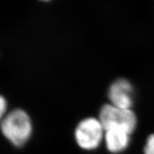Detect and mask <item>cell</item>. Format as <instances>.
Instances as JSON below:
<instances>
[{"label":"cell","mask_w":154,"mask_h":154,"mask_svg":"<svg viewBox=\"0 0 154 154\" xmlns=\"http://www.w3.org/2000/svg\"><path fill=\"white\" fill-rule=\"evenodd\" d=\"M109 103L121 109H131L134 104V89L132 84L125 79H119L109 88Z\"/></svg>","instance_id":"4"},{"label":"cell","mask_w":154,"mask_h":154,"mask_svg":"<svg viewBox=\"0 0 154 154\" xmlns=\"http://www.w3.org/2000/svg\"><path fill=\"white\" fill-rule=\"evenodd\" d=\"M98 118L105 130L121 128L132 134L137 126V117L131 109H121L109 103L101 108Z\"/></svg>","instance_id":"3"},{"label":"cell","mask_w":154,"mask_h":154,"mask_svg":"<svg viewBox=\"0 0 154 154\" xmlns=\"http://www.w3.org/2000/svg\"><path fill=\"white\" fill-rule=\"evenodd\" d=\"M105 128L99 118L87 117L76 125L74 136L76 145L86 151H93L103 143Z\"/></svg>","instance_id":"2"},{"label":"cell","mask_w":154,"mask_h":154,"mask_svg":"<svg viewBox=\"0 0 154 154\" xmlns=\"http://www.w3.org/2000/svg\"><path fill=\"white\" fill-rule=\"evenodd\" d=\"M131 134L121 128H109L105 130L104 143L109 153L119 154L126 151L131 143Z\"/></svg>","instance_id":"5"},{"label":"cell","mask_w":154,"mask_h":154,"mask_svg":"<svg viewBox=\"0 0 154 154\" xmlns=\"http://www.w3.org/2000/svg\"><path fill=\"white\" fill-rule=\"evenodd\" d=\"M7 102L5 97L0 95V122L7 114Z\"/></svg>","instance_id":"7"},{"label":"cell","mask_w":154,"mask_h":154,"mask_svg":"<svg viewBox=\"0 0 154 154\" xmlns=\"http://www.w3.org/2000/svg\"><path fill=\"white\" fill-rule=\"evenodd\" d=\"M2 134L9 143L21 148L28 143L33 134V124L24 110L16 109L7 113L0 122Z\"/></svg>","instance_id":"1"},{"label":"cell","mask_w":154,"mask_h":154,"mask_svg":"<svg viewBox=\"0 0 154 154\" xmlns=\"http://www.w3.org/2000/svg\"><path fill=\"white\" fill-rule=\"evenodd\" d=\"M144 154H154V134L147 138L143 148Z\"/></svg>","instance_id":"6"},{"label":"cell","mask_w":154,"mask_h":154,"mask_svg":"<svg viewBox=\"0 0 154 154\" xmlns=\"http://www.w3.org/2000/svg\"><path fill=\"white\" fill-rule=\"evenodd\" d=\"M41 1H43V2H48V1H49V0H41Z\"/></svg>","instance_id":"8"}]
</instances>
